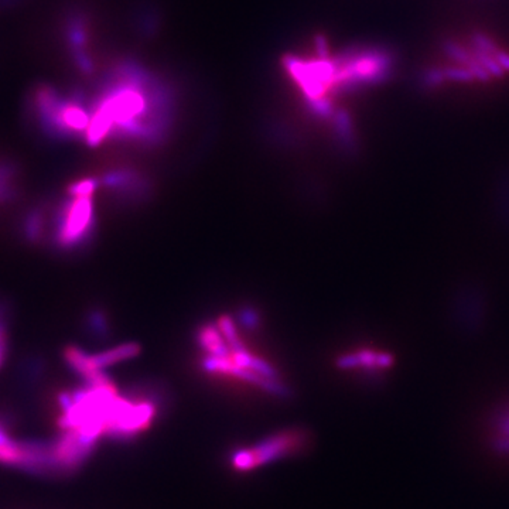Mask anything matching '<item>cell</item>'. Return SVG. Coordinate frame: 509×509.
<instances>
[{
  "instance_id": "obj_1",
  "label": "cell",
  "mask_w": 509,
  "mask_h": 509,
  "mask_svg": "<svg viewBox=\"0 0 509 509\" xmlns=\"http://www.w3.org/2000/svg\"><path fill=\"white\" fill-rule=\"evenodd\" d=\"M88 113V146L108 139L157 142L170 123V95L157 78L134 64H118L104 74L91 95L72 94Z\"/></svg>"
},
{
  "instance_id": "obj_2",
  "label": "cell",
  "mask_w": 509,
  "mask_h": 509,
  "mask_svg": "<svg viewBox=\"0 0 509 509\" xmlns=\"http://www.w3.org/2000/svg\"><path fill=\"white\" fill-rule=\"evenodd\" d=\"M393 65L395 58L385 49L366 47L333 53L321 37L310 50L283 58L286 77L307 109L318 118L334 120L336 104L341 97L388 79Z\"/></svg>"
},
{
  "instance_id": "obj_3",
  "label": "cell",
  "mask_w": 509,
  "mask_h": 509,
  "mask_svg": "<svg viewBox=\"0 0 509 509\" xmlns=\"http://www.w3.org/2000/svg\"><path fill=\"white\" fill-rule=\"evenodd\" d=\"M50 215L49 240L58 252H77L94 237L95 218L92 196H70Z\"/></svg>"
},
{
  "instance_id": "obj_4",
  "label": "cell",
  "mask_w": 509,
  "mask_h": 509,
  "mask_svg": "<svg viewBox=\"0 0 509 509\" xmlns=\"http://www.w3.org/2000/svg\"><path fill=\"white\" fill-rule=\"evenodd\" d=\"M141 352V347L129 343L122 344L97 355H89L84 350L75 345H68L64 351V359L74 373L86 379L97 371H104L105 368L118 362L130 359Z\"/></svg>"
},
{
  "instance_id": "obj_5",
  "label": "cell",
  "mask_w": 509,
  "mask_h": 509,
  "mask_svg": "<svg viewBox=\"0 0 509 509\" xmlns=\"http://www.w3.org/2000/svg\"><path fill=\"white\" fill-rule=\"evenodd\" d=\"M303 443L304 434L297 432H285L282 434L273 436L270 440L253 448L238 453L234 458V466L238 470H251L256 466L265 464L270 460L300 450Z\"/></svg>"
},
{
  "instance_id": "obj_6",
  "label": "cell",
  "mask_w": 509,
  "mask_h": 509,
  "mask_svg": "<svg viewBox=\"0 0 509 509\" xmlns=\"http://www.w3.org/2000/svg\"><path fill=\"white\" fill-rule=\"evenodd\" d=\"M52 211L45 204L30 208L22 222V235L30 244H38L49 237Z\"/></svg>"
},
{
  "instance_id": "obj_7",
  "label": "cell",
  "mask_w": 509,
  "mask_h": 509,
  "mask_svg": "<svg viewBox=\"0 0 509 509\" xmlns=\"http://www.w3.org/2000/svg\"><path fill=\"white\" fill-rule=\"evenodd\" d=\"M17 171L10 160H0V205L13 201L19 194Z\"/></svg>"
},
{
  "instance_id": "obj_8",
  "label": "cell",
  "mask_w": 509,
  "mask_h": 509,
  "mask_svg": "<svg viewBox=\"0 0 509 509\" xmlns=\"http://www.w3.org/2000/svg\"><path fill=\"white\" fill-rule=\"evenodd\" d=\"M201 343L203 345L212 352L214 357H228L229 351H228V345L224 343V338L218 334V331L212 327H205L201 331Z\"/></svg>"
},
{
  "instance_id": "obj_9",
  "label": "cell",
  "mask_w": 509,
  "mask_h": 509,
  "mask_svg": "<svg viewBox=\"0 0 509 509\" xmlns=\"http://www.w3.org/2000/svg\"><path fill=\"white\" fill-rule=\"evenodd\" d=\"M219 329L224 334V338L225 341H228L229 347L233 348V351H238V350H244L240 338H238V334H237V329L234 326L233 320H230L229 317H222L219 320Z\"/></svg>"
},
{
  "instance_id": "obj_10",
  "label": "cell",
  "mask_w": 509,
  "mask_h": 509,
  "mask_svg": "<svg viewBox=\"0 0 509 509\" xmlns=\"http://www.w3.org/2000/svg\"><path fill=\"white\" fill-rule=\"evenodd\" d=\"M100 187L98 178H84L70 184L67 189V194L70 196H92L95 190Z\"/></svg>"
},
{
  "instance_id": "obj_11",
  "label": "cell",
  "mask_w": 509,
  "mask_h": 509,
  "mask_svg": "<svg viewBox=\"0 0 509 509\" xmlns=\"http://www.w3.org/2000/svg\"><path fill=\"white\" fill-rule=\"evenodd\" d=\"M444 52H446V53H447L451 58H455V60H458L460 63L466 64V65L471 61V57L467 54V52H466L464 49H461L460 45H458V44H455V42H451V41L444 42Z\"/></svg>"
},
{
  "instance_id": "obj_12",
  "label": "cell",
  "mask_w": 509,
  "mask_h": 509,
  "mask_svg": "<svg viewBox=\"0 0 509 509\" xmlns=\"http://www.w3.org/2000/svg\"><path fill=\"white\" fill-rule=\"evenodd\" d=\"M444 79H446V77H444V72L441 70L432 68V70H428V71L423 72V75L421 78V82L425 88H433V86L440 85Z\"/></svg>"
},
{
  "instance_id": "obj_13",
  "label": "cell",
  "mask_w": 509,
  "mask_h": 509,
  "mask_svg": "<svg viewBox=\"0 0 509 509\" xmlns=\"http://www.w3.org/2000/svg\"><path fill=\"white\" fill-rule=\"evenodd\" d=\"M443 72L446 79L451 81H473L476 78L469 68H447Z\"/></svg>"
},
{
  "instance_id": "obj_14",
  "label": "cell",
  "mask_w": 509,
  "mask_h": 509,
  "mask_svg": "<svg viewBox=\"0 0 509 509\" xmlns=\"http://www.w3.org/2000/svg\"><path fill=\"white\" fill-rule=\"evenodd\" d=\"M9 344L8 340V321H6V313L3 307H0V345Z\"/></svg>"
},
{
  "instance_id": "obj_15",
  "label": "cell",
  "mask_w": 509,
  "mask_h": 509,
  "mask_svg": "<svg viewBox=\"0 0 509 509\" xmlns=\"http://www.w3.org/2000/svg\"><path fill=\"white\" fill-rule=\"evenodd\" d=\"M494 58L496 60V63L501 65L502 70H509V56L502 53V52H496V54L494 56Z\"/></svg>"
},
{
  "instance_id": "obj_16",
  "label": "cell",
  "mask_w": 509,
  "mask_h": 509,
  "mask_svg": "<svg viewBox=\"0 0 509 509\" xmlns=\"http://www.w3.org/2000/svg\"><path fill=\"white\" fill-rule=\"evenodd\" d=\"M8 351H9V344H3L0 345V366L3 365L6 357H8Z\"/></svg>"
}]
</instances>
